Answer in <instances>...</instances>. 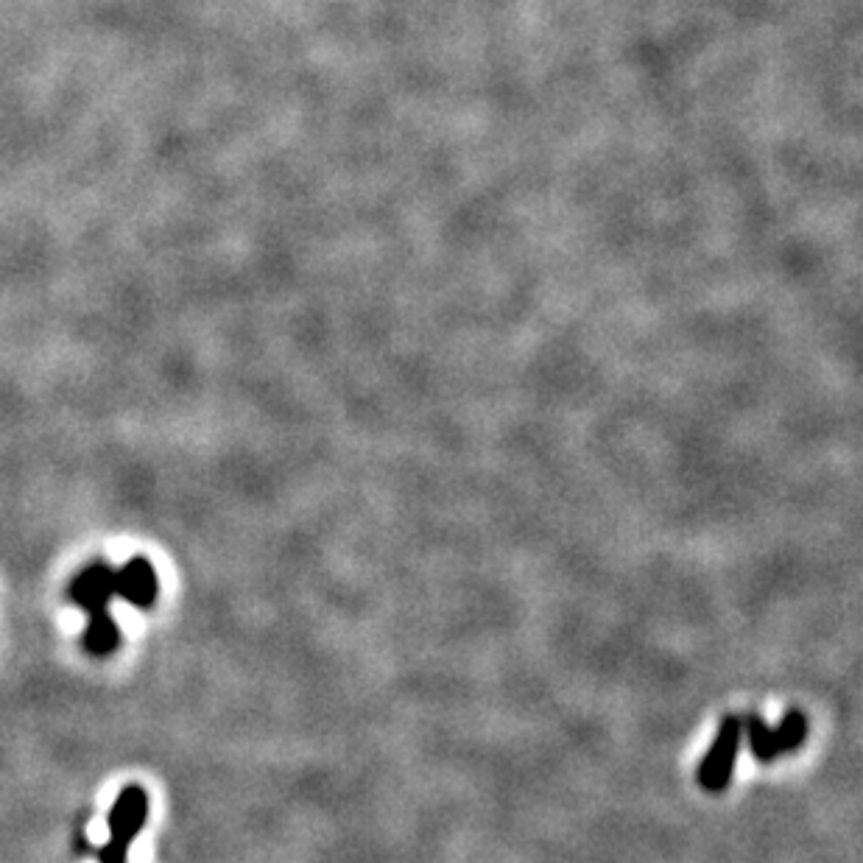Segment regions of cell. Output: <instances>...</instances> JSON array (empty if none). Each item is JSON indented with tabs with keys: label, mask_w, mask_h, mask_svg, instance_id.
Masks as SVG:
<instances>
[{
	"label": "cell",
	"mask_w": 863,
	"mask_h": 863,
	"mask_svg": "<svg viewBox=\"0 0 863 863\" xmlns=\"http://www.w3.org/2000/svg\"><path fill=\"white\" fill-rule=\"evenodd\" d=\"M68 598L87 612V629L81 634V648L90 657H109L121 646V629L109 615V601L115 598V570L107 562H93L79 570L68 587Z\"/></svg>",
	"instance_id": "1"
},
{
	"label": "cell",
	"mask_w": 863,
	"mask_h": 863,
	"mask_svg": "<svg viewBox=\"0 0 863 863\" xmlns=\"http://www.w3.org/2000/svg\"><path fill=\"white\" fill-rule=\"evenodd\" d=\"M149 822V794L143 785H126L121 788V794L115 799V805L109 808L107 827L109 838L107 844L98 850V861L101 863H126L129 861V850L135 844V838L140 836V830Z\"/></svg>",
	"instance_id": "2"
},
{
	"label": "cell",
	"mask_w": 863,
	"mask_h": 863,
	"mask_svg": "<svg viewBox=\"0 0 863 863\" xmlns=\"http://www.w3.org/2000/svg\"><path fill=\"white\" fill-rule=\"evenodd\" d=\"M741 741V715H724L718 724V732H715L713 746L707 749V755L702 757L699 771H696V783L702 785L707 794H721L724 788H729L735 766H738Z\"/></svg>",
	"instance_id": "3"
},
{
	"label": "cell",
	"mask_w": 863,
	"mask_h": 863,
	"mask_svg": "<svg viewBox=\"0 0 863 863\" xmlns=\"http://www.w3.org/2000/svg\"><path fill=\"white\" fill-rule=\"evenodd\" d=\"M115 595L129 601L137 609H151L160 595L157 567L146 556H132L123 567L115 570Z\"/></svg>",
	"instance_id": "4"
},
{
	"label": "cell",
	"mask_w": 863,
	"mask_h": 863,
	"mask_svg": "<svg viewBox=\"0 0 863 863\" xmlns=\"http://www.w3.org/2000/svg\"><path fill=\"white\" fill-rule=\"evenodd\" d=\"M743 724V735L749 741V749L752 755L760 760V763H774L783 757V749H780V741H777V732L774 727H769L760 715L749 713L741 718Z\"/></svg>",
	"instance_id": "5"
},
{
	"label": "cell",
	"mask_w": 863,
	"mask_h": 863,
	"mask_svg": "<svg viewBox=\"0 0 863 863\" xmlns=\"http://www.w3.org/2000/svg\"><path fill=\"white\" fill-rule=\"evenodd\" d=\"M774 732H777V741H780L783 755L796 752L802 743L808 741V715L802 713V710H788L783 721L774 727Z\"/></svg>",
	"instance_id": "6"
}]
</instances>
